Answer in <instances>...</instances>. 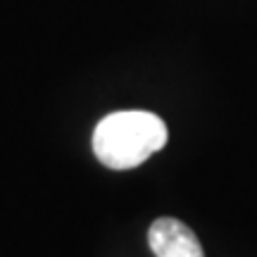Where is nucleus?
Returning <instances> with one entry per match:
<instances>
[{
    "mask_svg": "<svg viewBox=\"0 0 257 257\" xmlns=\"http://www.w3.org/2000/svg\"><path fill=\"white\" fill-rule=\"evenodd\" d=\"M167 143V126L153 112H112L93 131V153L110 169H134Z\"/></svg>",
    "mask_w": 257,
    "mask_h": 257,
    "instance_id": "1",
    "label": "nucleus"
},
{
    "mask_svg": "<svg viewBox=\"0 0 257 257\" xmlns=\"http://www.w3.org/2000/svg\"><path fill=\"white\" fill-rule=\"evenodd\" d=\"M148 245L155 257H205L198 236L174 217H160L153 221L148 231Z\"/></svg>",
    "mask_w": 257,
    "mask_h": 257,
    "instance_id": "2",
    "label": "nucleus"
}]
</instances>
